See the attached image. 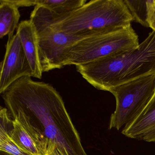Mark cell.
I'll return each mask as SVG.
<instances>
[{
    "instance_id": "cell-4",
    "label": "cell",
    "mask_w": 155,
    "mask_h": 155,
    "mask_svg": "<svg viewBox=\"0 0 155 155\" xmlns=\"http://www.w3.org/2000/svg\"><path fill=\"white\" fill-rule=\"evenodd\" d=\"M131 25L110 33L79 41L68 50L64 66H75L118 56L139 45Z\"/></svg>"
},
{
    "instance_id": "cell-2",
    "label": "cell",
    "mask_w": 155,
    "mask_h": 155,
    "mask_svg": "<svg viewBox=\"0 0 155 155\" xmlns=\"http://www.w3.org/2000/svg\"><path fill=\"white\" fill-rule=\"evenodd\" d=\"M76 68L94 87L109 92L117 86L155 74V31L134 49Z\"/></svg>"
},
{
    "instance_id": "cell-16",
    "label": "cell",
    "mask_w": 155,
    "mask_h": 155,
    "mask_svg": "<svg viewBox=\"0 0 155 155\" xmlns=\"http://www.w3.org/2000/svg\"><path fill=\"white\" fill-rule=\"evenodd\" d=\"M47 155H67L64 154L57 145H52L49 147Z\"/></svg>"
},
{
    "instance_id": "cell-15",
    "label": "cell",
    "mask_w": 155,
    "mask_h": 155,
    "mask_svg": "<svg viewBox=\"0 0 155 155\" xmlns=\"http://www.w3.org/2000/svg\"><path fill=\"white\" fill-rule=\"evenodd\" d=\"M147 7L148 25L152 31H155V0H147Z\"/></svg>"
},
{
    "instance_id": "cell-14",
    "label": "cell",
    "mask_w": 155,
    "mask_h": 155,
    "mask_svg": "<svg viewBox=\"0 0 155 155\" xmlns=\"http://www.w3.org/2000/svg\"><path fill=\"white\" fill-rule=\"evenodd\" d=\"M0 151L12 155H31L21 149L6 130L0 128Z\"/></svg>"
},
{
    "instance_id": "cell-6",
    "label": "cell",
    "mask_w": 155,
    "mask_h": 155,
    "mask_svg": "<svg viewBox=\"0 0 155 155\" xmlns=\"http://www.w3.org/2000/svg\"><path fill=\"white\" fill-rule=\"evenodd\" d=\"M155 91V74L112 88L110 92L116 98V108L110 117L109 129L119 130L131 123L143 111Z\"/></svg>"
},
{
    "instance_id": "cell-13",
    "label": "cell",
    "mask_w": 155,
    "mask_h": 155,
    "mask_svg": "<svg viewBox=\"0 0 155 155\" xmlns=\"http://www.w3.org/2000/svg\"><path fill=\"white\" fill-rule=\"evenodd\" d=\"M147 0H124L129 10L133 21H135L143 26L149 27L147 22Z\"/></svg>"
},
{
    "instance_id": "cell-5",
    "label": "cell",
    "mask_w": 155,
    "mask_h": 155,
    "mask_svg": "<svg viewBox=\"0 0 155 155\" xmlns=\"http://www.w3.org/2000/svg\"><path fill=\"white\" fill-rule=\"evenodd\" d=\"M51 12L41 6H35L30 19L38 33L40 61L43 72L65 67L68 50L76 42L86 38L73 37L52 27Z\"/></svg>"
},
{
    "instance_id": "cell-3",
    "label": "cell",
    "mask_w": 155,
    "mask_h": 155,
    "mask_svg": "<svg viewBox=\"0 0 155 155\" xmlns=\"http://www.w3.org/2000/svg\"><path fill=\"white\" fill-rule=\"evenodd\" d=\"M133 21L124 0H91L64 16L52 13L51 25L71 36L88 38L122 29Z\"/></svg>"
},
{
    "instance_id": "cell-8",
    "label": "cell",
    "mask_w": 155,
    "mask_h": 155,
    "mask_svg": "<svg viewBox=\"0 0 155 155\" xmlns=\"http://www.w3.org/2000/svg\"><path fill=\"white\" fill-rule=\"evenodd\" d=\"M2 129L27 153L31 155H47L49 145L48 140L28 126L17 120H13L11 127Z\"/></svg>"
},
{
    "instance_id": "cell-10",
    "label": "cell",
    "mask_w": 155,
    "mask_h": 155,
    "mask_svg": "<svg viewBox=\"0 0 155 155\" xmlns=\"http://www.w3.org/2000/svg\"><path fill=\"white\" fill-rule=\"evenodd\" d=\"M16 33L20 39L31 67L32 77L41 79L43 72L40 61L38 33L35 25L30 19L21 21Z\"/></svg>"
},
{
    "instance_id": "cell-11",
    "label": "cell",
    "mask_w": 155,
    "mask_h": 155,
    "mask_svg": "<svg viewBox=\"0 0 155 155\" xmlns=\"http://www.w3.org/2000/svg\"><path fill=\"white\" fill-rule=\"evenodd\" d=\"M20 7L39 6L48 10L56 17L70 13L87 2L86 0H12Z\"/></svg>"
},
{
    "instance_id": "cell-12",
    "label": "cell",
    "mask_w": 155,
    "mask_h": 155,
    "mask_svg": "<svg viewBox=\"0 0 155 155\" xmlns=\"http://www.w3.org/2000/svg\"><path fill=\"white\" fill-rule=\"evenodd\" d=\"M0 38L14 35L20 14L19 8L11 0H0Z\"/></svg>"
},
{
    "instance_id": "cell-7",
    "label": "cell",
    "mask_w": 155,
    "mask_h": 155,
    "mask_svg": "<svg viewBox=\"0 0 155 155\" xmlns=\"http://www.w3.org/2000/svg\"><path fill=\"white\" fill-rule=\"evenodd\" d=\"M6 48L5 56L1 63V94L18 80L23 77H32L31 67L17 33L8 36Z\"/></svg>"
},
{
    "instance_id": "cell-9",
    "label": "cell",
    "mask_w": 155,
    "mask_h": 155,
    "mask_svg": "<svg viewBox=\"0 0 155 155\" xmlns=\"http://www.w3.org/2000/svg\"><path fill=\"white\" fill-rule=\"evenodd\" d=\"M121 133L130 138L155 142V91L143 111Z\"/></svg>"
},
{
    "instance_id": "cell-1",
    "label": "cell",
    "mask_w": 155,
    "mask_h": 155,
    "mask_svg": "<svg viewBox=\"0 0 155 155\" xmlns=\"http://www.w3.org/2000/svg\"><path fill=\"white\" fill-rule=\"evenodd\" d=\"M2 96L10 117L46 138L48 148L56 145L67 155H87L62 97L52 85L23 77Z\"/></svg>"
},
{
    "instance_id": "cell-17",
    "label": "cell",
    "mask_w": 155,
    "mask_h": 155,
    "mask_svg": "<svg viewBox=\"0 0 155 155\" xmlns=\"http://www.w3.org/2000/svg\"><path fill=\"white\" fill-rule=\"evenodd\" d=\"M0 155H12L3 151H0Z\"/></svg>"
}]
</instances>
